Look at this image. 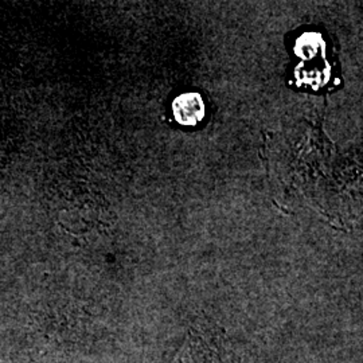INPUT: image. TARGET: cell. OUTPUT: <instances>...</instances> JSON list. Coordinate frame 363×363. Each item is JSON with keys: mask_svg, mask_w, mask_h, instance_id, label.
<instances>
[{"mask_svg": "<svg viewBox=\"0 0 363 363\" xmlns=\"http://www.w3.org/2000/svg\"><path fill=\"white\" fill-rule=\"evenodd\" d=\"M172 112L175 120L182 125H196L206 113L205 103L199 93H183L172 103Z\"/></svg>", "mask_w": 363, "mask_h": 363, "instance_id": "cell-1", "label": "cell"}]
</instances>
